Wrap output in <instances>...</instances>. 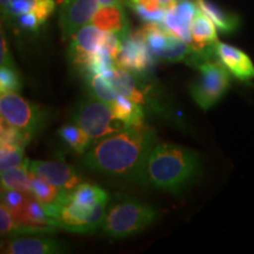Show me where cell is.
<instances>
[{
	"label": "cell",
	"instance_id": "cell-23",
	"mask_svg": "<svg viewBox=\"0 0 254 254\" xmlns=\"http://www.w3.org/2000/svg\"><path fill=\"white\" fill-rule=\"evenodd\" d=\"M30 192L32 193V195L36 196L44 205H52L59 199V196L62 195L64 190L52 185V184L47 183L46 180L32 174Z\"/></svg>",
	"mask_w": 254,
	"mask_h": 254
},
{
	"label": "cell",
	"instance_id": "cell-20",
	"mask_svg": "<svg viewBox=\"0 0 254 254\" xmlns=\"http://www.w3.org/2000/svg\"><path fill=\"white\" fill-rule=\"evenodd\" d=\"M111 106H112L117 118L122 120L126 126L144 124V111H142L140 104L119 94V97Z\"/></svg>",
	"mask_w": 254,
	"mask_h": 254
},
{
	"label": "cell",
	"instance_id": "cell-19",
	"mask_svg": "<svg viewBox=\"0 0 254 254\" xmlns=\"http://www.w3.org/2000/svg\"><path fill=\"white\" fill-rule=\"evenodd\" d=\"M195 2L200 11L204 12L215 24V26L224 33L234 32L239 26V19H238L237 15L224 11L213 2L209 1V0H195Z\"/></svg>",
	"mask_w": 254,
	"mask_h": 254
},
{
	"label": "cell",
	"instance_id": "cell-6",
	"mask_svg": "<svg viewBox=\"0 0 254 254\" xmlns=\"http://www.w3.org/2000/svg\"><path fill=\"white\" fill-rule=\"evenodd\" d=\"M196 67L200 75L190 86V95L200 109H212L230 88L231 73L218 60H206Z\"/></svg>",
	"mask_w": 254,
	"mask_h": 254
},
{
	"label": "cell",
	"instance_id": "cell-4",
	"mask_svg": "<svg viewBox=\"0 0 254 254\" xmlns=\"http://www.w3.org/2000/svg\"><path fill=\"white\" fill-rule=\"evenodd\" d=\"M136 33L146 41L152 55L168 63H187L198 66L206 59L190 44L171 33L164 24L146 23Z\"/></svg>",
	"mask_w": 254,
	"mask_h": 254
},
{
	"label": "cell",
	"instance_id": "cell-30",
	"mask_svg": "<svg viewBox=\"0 0 254 254\" xmlns=\"http://www.w3.org/2000/svg\"><path fill=\"white\" fill-rule=\"evenodd\" d=\"M0 62H1V66H9V67H14L13 60L9 55V51L7 47V43H6L4 34L1 33V53H0Z\"/></svg>",
	"mask_w": 254,
	"mask_h": 254
},
{
	"label": "cell",
	"instance_id": "cell-5",
	"mask_svg": "<svg viewBox=\"0 0 254 254\" xmlns=\"http://www.w3.org/2000/svg\"><path fill=\"white\" fill-rule=\"evenodd\" d=\"M71 119L94 140L122 131L126 127L122 120L117 118L112 106L97 98L79 103L73 110Z\"/></svg>",
	"mask_w": 254,
	"mask_h": 254
},
{
	"label": "cell",
	"instance_id": "cell-18",
	"mask_svg": "<svg viewBox=\"0 0 254 254\" xmlns=\"http://www.w3.org/2000/svg\"><path fill=\"white\" fill-rule=\"evenodd\" d=\"M69 199L85 209H95L98 206L109 204V194L101 187L92 184H80L68 192Z\"/></svg>",
	"mask_w": 254,
	"mask_h": 254
},
{
	"label": "cell",
	"instance_id": "cell-28",
	"mask_svg": "<svg viewBox=\"0 0 254 254\" xmlns=\"http://www.w3.org/2000/svg\"><path fill=\"white\" fill-rule=\"evenodd\" d=\"M28 193L14 190H1V202L11 209L12 213L17 212L26 201Z\"/></svg>",
	"mask_w": 254,
	"mask_h": 254
},
{
	"label": "cell",
	"instance_id": "cell-25",
	"mask_svg": "<svg viewBox=\"0 0 254 254\" xmlns=\"http://www.w3.org/2000/svg\"><path fill=\"white\" fill-rule=\"evenodd\" d=\"M88 84H90L91 92L94 95V98L103 100L105 103L112 105L119 97V93L111 84L109 78L104 77V75L90 74Z\"/></svg>",
	"mask_w": 254,
	"mask_h": 254
},
{
	"label": "cell",
	"instance_id": "cell-7",
	"mask_svg": "<svg viewBox=\"0 0 254 254\" xmlns=\"http://www.w3.org/2000/svg\"><path fill=\"white\" fill-rule=\"evenodd\" d=\"M1 119L8 125L33 138L45 126L46 113L38 105L30 103L18 93L9 92L0 95Z\"/></svg>",
	"mask_w": 254,
	"mask_h": 254
},
{
	"label": "cell",
	"instance_id": "cell-1",
	"mask_svg": "<svg viewBox=\"0 0 254 254\" xmlns=\"http://www.w3.org/2000/svg\"><path fill=\"white\" fill-rule=\"evenodd\" d=\"M157 141L153 129L141 125L126 126L122 131L100 139L81 163L87 170L105 176L139 180L147 155Z\"/></svg>",
	"mask_w": 254,
	"mask_h": 254
},
{
	"label": "cell",
	"instance_id": "cell-15",
	"mask_svg": "<svg viewBox=\"0 0 254 254\" xmlns=\"http://www.w3.org/2000/svg\"><path fill=\"white\" fill-rule=\"evenodd\" d=\"M65 246L52 238H18L2 243L1 253L6 254H58L66 252Z\"/></svg>",
	"mask_w": 254,
	"mask_h": 254
},
{
	"label": "cell",
	"instance_id": "cell-13",
	"mask_svg": "<svg viewBox=\"0 0 254 254\" xmlns=\"http://www.w3.org/2000/svg\"><path fill=\"white\" fill-rule=\"evenodd\" d=\"M199 7L196 2L190 0H178L172 7L166 11L164 19V26L174 36L185 40L192 45L190 37V23L198 13Z\"/></svg>",
	"mask_w": 254,
	"mask_h": 254
},
{
	"label": "cell",
	"instance_id": "cell-14",
	"mask_svg": "<svg viewBox=\"0 0 254 254\" xmlns=\"http://www.w3.org/2000/svg\"><path fill=\"white\" fill-rule=\"evenodd\" d=\"M190 37H192V46L194 50L201 53L206 59L215 57L214 49L218 43L217 26L213 21L199 9L194 19L190 23Z\"/></svg>",
	"mask_w": 254,
	"mask_h": 254
},
{
	"label": "cell",
	"instance_id": "cell-27",
	"mask_svg": "<svg viewBox=\"0 0 254 254\" xmlns=\"http://www.w3.org/2000/svg\"><path fill=\"white\" fill-rule=\"evenodd\" d=\"M21 88V81L18 73L14 71V67L1 66L0 68V92L9 93L14 92L18 93Z\"/></svg>",
	"mask_w": 254,
	"mask_h": 254
},
{
	"label": "cell",
	"instance_id": "cell-24",
	"mask_svg": "<svg viewBox=\"0 0 254 254\" xmlns=\"http://www.w3.org/2000/svg\"><path fill=\"white\" fill-rule=\"evenodd\" d=\"M23 146L1 142L0 147V170L5 171L17 166H27L30 159L25 158Z\"/></svg>",
	"mask_w": 254,
	"mask_h": 254
},
{
	"label": "cell",
	"instance_id": "cell-3",
	"mask_svg": "<svg viewBox=\"0 0 254 254\" xmlns=\"http://www.w3.org/2000/svg\"><path fill=\"white\" fill-rule=\"evenodd\" d=\"M155 219L157 211L152 206L125 198L110 206L101 227L111 238L123 239L145 230Z\"/></svg>",
	"mask_w": 254,
	"mask_h": 254
},
{
	"label": "cell",
	"instance_id": "cell-32",
	"mask_svg": "<svg viewBox=\"0 0 254 254\" xmlns=\"http://www.w3.org/2000/svg\"><path fill=\"white\" fill-rule=\"evenodd\" d=\"M159 4H160V6L165 9H168L170 7H172V6L176 4V2L178 1V0H158Z\"/></svg>",
	"mask_w": 254,
	"mask_h": 254
},
{
	"label": "cell",
	"instance_id": "cell-8",
	"mask_svg": "<svg viewBox=\"0 0 254 254\" xmlns=\"http://www.w3.org/2000/svg\"><path fill=\"white\" fill-rule=\"evenodd\" d=\"M99 7L98 0H62L60 28L64 39H72L81 27L92 23Z\"/></svg>",
	"mask_w": 254,
	"mask_h": 254
},
{
	"label": "cell",
	"instance_id": "cell-31",
	"mask_svg": "<svg viewBox=\"0 0 254 254\" xmlns=\"http://www.w3.org/2000/svg\"><path fill=\"white\" fill-rule=\"evenodd\" d=\"M100 6H123V0H98Z\"/></svg>",
	"mask_w": 254,
	"mask_h": 254
},
{
	"label": "cell",
	"instance_id": "cell-10",
	"mask_svg": "<svg viewBox=\"0 0 254 254\" xmlns=\"http://www.w3.org/2000/svg\"><path fill=\"white\" fill-rule=\"evenodd\" d=\"M105 32L93 24L81 27L71 39V62L80 68H87L93 57L99 52L104 43Z\"/></svg>",
	"mask_w": 254,
	"mask_h": 254
},
{
	"label": "cell",
	"instance_id": "cell-26",
	"mask_svg": "<svg viewBox=\"0 0 254 254\" xmlns=\"http://www.w3.org/2000/svg\"><path fill=\"white\" fill-rule=\"evenodd\" d=\"M0 233L2 237H15L23 234V227L4 202L0 205Z\"/></svg>",
	"mask_w": 254,
	"mask_h": 254
},
{
	"label": "cell",
	"instance_id": "cell-11",
	"mask_svg": "<svg viewBox=\"0 0 254 254\" xmlns=\"http://www.w3.org/2000/svg\"><path fill=\"white\" fill-rule=\"evenodd\" d=\"M151 53L146 41L138 33L129 32L123 38L122 51L117 57L116 65L129 72H146L153 65Z\"/></svg>",
	"mask_w": 254,
	"mask_h": 254
},
{
	"label": "cell",
	"instance_id": "cell-22",
	"mask_svg": "<svg viewBox=\"0 0 254 254\" xmlns=\"http://www.w3.org/2000/svg\"><path fill=\"white\" fill-rule=\"evenodd\" d=\"M32 173L27 166H17L1 171V190H14L24 193L31 190Z\"/></svg>",
	"mask_w": 254,
	"mask_h": 254
},
{
	"label": "cell",
	"instance_id": "cell-12",
	"mask_svg": "<svg viewBox=\"0 0 254 254\" xmlns=\"http://www.w3.org/2000/svg\"><path fill=\"white\" fill-rule=\"evenodd\" d=\"M215 58L237 80L249 82L254 79V65L244 51L224 43L215 44Z\"/></svg>",
	"mask_w": 254,
	"mask_h": 254
},
{
	"label": "cell",
	"instance_id": "cell-16",
	"mask_svg": "<svg viewBox=\"0 0 254 254\" xmlns=\"http://www.w3.org/2000/svg\"><path fill=\"white\" fill-rule=\"evenodd\" d=\"M92 24L101 31L113 32L122 38L129 33L123 6H100L92 19Z\"/></svg>",
	"mask_w": 254,
	"mask_h": 254
},
{
	"label": "cell",
	"instance_id": "cell-17",
	"mask_svg": "<svg viewBox=\"0 0 254 254\" xmlns=\"http://www.w3.org/2000/svg\"><path fill=\"white\" fill-rule=\"evenodd\" d=\"M107 78L119 94L138 104H146V95L144 91L139 87L136 79L131 72L116 66V68Z\"/></svg>",
	"mask_w": 254,
	"mask_h": 254
},
{
	"label": "cell",
	"instance_id": "cell-29",
	"mask_svg": "<svg viewBox=\"0 0 254 254\" xmlns=\"http://www.w3.org/2000/svg\"><path fill=\"white\" fill-rule=\"evenodd\" d=\"M18 24L20 25L21 28H24L25 31L30 32H36L38 31L43 23L40 21V19L38 18V15L34 13V12H28L26 14L20 15V17L17 18Z\"/></svg>",
	"mask_w": 254,
	"mask_h": 254
},
{
	"label": "cell",
	"instance_id": "cell-9",
	"mask_svg": "<svg viewBox=\"0 0 254 254\" xmlns=\"http://www.w3.org/2000/svg\"><path fill=\"white\" fill-rule=\"evenodd\" d=\"M28 171L65 192L74 190L81 184V176L74 167L64 161L28 160Z\"/></svg>",
	"mask_w": 254,
	"mask_h": 254
},
{
	"label": "cell",
	"instance_id": "cell-21",
	"mask_svg": "<svg viewBox=\"0 0 254 254\" xmlns=\"http://www.w3.org/2000/svg\"><path fill=\"white\" fill-rule=\"evenodd\" d=\"M58 133L60 138L79 154L86 153L91 148L92 138L77 124H66Z\"/></svg>",
	"mask_w": 254,
	"mask_h": 254
},
{
	"label": "cell",
	"instance_id": "cell-2",
	"mask_svg": "<svg viewBox=\"0 0 254 254\" xmlns=\"http://www.w3.org/2000/svg\"><path fill=\"white\" fill-rule=\"evenodd\" d=\"M200 171L195 151L174 144H155L146 159L139 183L153 189L179 192L190 185Z\"/></svg>",
	"mask_w": 254,
	"mask_h": 254
}]
</instances>
